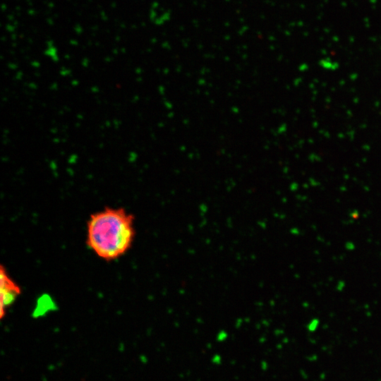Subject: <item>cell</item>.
<instances>
[{"instance_id":"obj_1","label":"cell","mask_w":381,"mask_h":381,"mask_svg":"<svg viewBox=\"0 0 381 381\" xmlns=\"http://www.w3.org/2000/svg\"><path fill=\"white\" fill-rule=\"evenodd\" d=\"M86 234V243L97 256L106 261L116 260L133 244L134 217L123 208L106 207L90 215Z\"/></svg>"},{"instance_id":"obj_2","label":"cell","mask_w":381,"mask_h":381,"mask_svg":"<svg viewBox=\"0 0 381 381\" xmlns=\"http://www.w3.org/2000/svg\"><path fill=\"white\" fill-rule=\"evenodd\" d=\"M21 289L1 266L0 271V314L3 318L6 310L20 294Z\"/></svg>"}]
</instances>
